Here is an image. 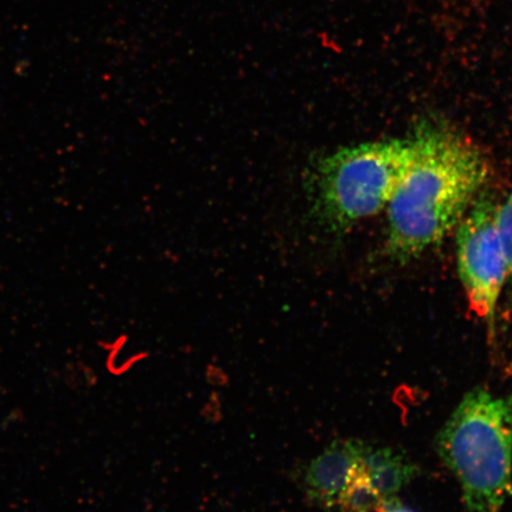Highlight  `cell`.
Masks as SVG:
<instances>
[{
    "label": "cell",
    "mask_w": 512,
    "mask_h": 512,
    "mask_svg": "<svg viewBox=\"0 0 512 512\" xmlns=\"http://www.w3.org/2000/svg\"><path fill=\"white\" fill-rule=\"evenodd\" d=\"M498 226L499 233H501L505 260H507V284H509V305L512 316V192L502 206L498 208Z\"/></svg>",
    "instance_id": "7"
},
{
    "label": "cell",
    "mask_w": 512,
    "mask_h": 512,
    "mask_svg": "<svg viewBox=\"0 0 512 512\" xmlns=\"http://www.w3.org/2000/svg\"><path fill=\"white\" fill-rule=\"evenodd\" d=\"M498 208L495 201L480 194L457 230L459 278L491 343L496 341L498 302L508 278Z\"/></svg>",
    "instance_id": "4"
},
{
    "label": "cell",
    "mask_w": 512,
    "mask_h": 512,
    "mask_svg": "<svg viewBox=\"0 0 512 512\" xmlns=\"http://www.w3.org/2000/svg\"><path fill=\"white\" fill-rule=\"evenodd\" d=\"M363 512H414L412 509L406 507L405 504L401 503L398 498L384 499L380 503L374 505L370 509Z\"/></svg>",
    "instance_id": "8"
},
{
    "label": "cell",
    "mask_w": 512,
    "mask_h": 512,
    "mask_svg": "<svg viewBox=\"0 0 512 512\" xmlns=\"http://www.w3.org/2000/svg\"><path fill=\"white\" fill-rule=\"evenodd\" d=\"M414 157L388 203L387 252L407 264L458 226L489 176L479 147L450 127L424 124Z\"/></svg>",
    "instance_id": "1"
},
{
    "label": "cell",
    "mask_w": 512,
    "mask_h": 512,
    "mask_svg": "<svg viewBox=\"0 0 512 512\" xmlns=\"http://www.w3.org/2000/svg\"><path fill=\"white\" fill-rule=\"evenodd\" d=\"M357 439H338L319 454L304 475V490L313 504L323 509H341L361 475L364 448Z\"/></svg>",
    "instance_id": "5"
},
{
    "label": "cell",
    "mask_w": 512,
    "mask_h": 512,
    "mask_svg": "<svg viewBox=\"0 0 512 512\" xmlns=\"http://www.w3.org/2000/svg\"><path fill=\"white\" fill-rule=\"evenodd\" d=\"M439 458L469 512H502L512 496V396L466 393L437 434Z\"/></svg>",
    "instance_id": "2"
},
{
    "label": "cell",
    "mask_w": 512,
    "mask_h": 512,
    "mask_svg": "<svg viewBox=\"0 0 512 512\" xmlns=\"http://www.w3.org/2000/svg\"><path fill=\"white\" fill-rule=\"evenodd\" d=\"M414 140L344 146L319 157L307 177L312 213L331 233L348 232L387 208L411 165Z\"/></svg>",
    "instance_id": "3"
},
{
    "label": "cell",
    "mask_w": 512,
    "mask_h": 512,
    "mask_svg": "<svg viewBox=\"0 0 512 512\" xmlns=\"http://www.w3.org/2000/svg\"><path fill=\"white\" fill-rule=\"evenodd\" d=\"M418 475V467L405 454L390 447L366 445L361 483L380 499L394 498Z\"/></svg>",
    "instance_id": "6"
}]
</instances>
